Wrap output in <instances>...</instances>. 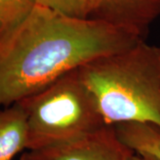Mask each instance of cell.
Returning a JSON list of instances; mask_svg holds the SVG:
<instances>
[{
    "instance_id": "3",
    "label": "cell",
    "mask_w": 160,
    "mask_h": 160,
    "mask_svg": "<svg viewBox=\"0 0 160 160\" xmlns=\"http://www.w3.org/2000/svg\"><path fill=\"white\" fill-rule=\"evenodd\" d=\"M78 69L18 102L27 115L29 150L74 141L108 126Z\"/></svg>"
},
{
    "instance_id": "6",
    "label": "cell",
    "mask_w": 160,
    "mask_h": 160,
    "mask_svg": "<svg viewBox=\"0 0 160 160\" xmlns=\"http://www.w3.org/2000/svg\"><path fill=\"white\" fill-rule=\"evenodd\" d=\"M28 149L27 115L19 102L0 110V160H12Z\"/></svg>"
},
{
    "instance_id": "5",
    "label": "cell",
    "mask_w": 160,
    "mask_h": 160,
    "mask_svg": "<svg viewBox=\"0 0 160 160\" xmlns=\"http://www.w3.org/2000/svg\"><path fill=\"white\" fill-rule=\"evenodd\" d=\"M160 15V0H98L92 19L100 20L142 38Z\"/></svg>"
},
{
    "instance_id": "1",
    "label": "cell",
    "mask_w": 160,
    "mask_h": 160,
    "mask_svg": "<svg viewBox=\"0 0 160 160\" xmlns=\"http://www.w3.org/2000/svg\"><path fill=\"white\" fill-rule=\"evenodd\" d=\"M142 38L96 19H77L37 6L0 41V106L8 107L86 63Z\"/></svg>"
},
{
    "instance_id": "7",
    "label": "cell",
    "mask_w": 160,
    "mask_h": 160,
    "mask_svg": "<svg viewBox=\"0 0 160 160\" xmlns=\"http://www.w3.org/2000/svg\"><path fill=\"white\" fill-rule=\"evenodd\" d=\"M121 141L135 153L153 155L160 158V129L142 123H124L115 126Z\"/></svg>"
},
{
    "instance_id": "10",
    "label": "cell",
    "mask_w": 160,
    "mask_h": 160,
    "mask_svg": "<svg viewBox=\"0 0 160 160\" xmlns=\"http://www.w3.org/2000/svg\"><path fill=\"white\" fill-rule=\"evenodd\" d=\"M131 160H160V158L153 155L145 154V153H134L132 157Z\"/></svg>"
},
{
    "instance_id": "9",
    "label": "cell",
    "mask_w": 160,
    "mask_h": 160,
    "mask_svg": "<svg viewBox=\"0 0 160 160\" xmlns=\"http://www.w3.org/2000/svg\"><path fill=\"white\" fill-rule=\"evenodd\" d=\"M36 2L38 6L77 19L91 18L98 5V0H36Z\"/></svg>"
},
{
    "instance_id": "4",
    "label": "cell",
    "mask_w": 160,
    "mask_h": 160,
    "mask_svg": "<svg viewBox=\"0 0 160 160\" xmlns=\"http://www.w3.org/2000/svg\"><path fill=\"white\" fill-rule=\"evenodd\" d=\"M135 152L124 143L115 126L43 149L29 150L21 160H131Z\"/></svg>"
},
{
    "instance_id": "2",
    "label": "cell",
    "mask_w": 160,
    "mask_h": 160,
    "mask_svg": "<svg viewBox=\"0 0 160 160\" xmlns=\"http://www.w3.org/2000/svg\"><path fill=\"white\" fill-rule=\"evenodd\" d=\"M78 70L108 126L142 123L160 129V47L142 39Z\"/></svg>"
},
{
    "instance_id": "8",
    "label": "cell",
    "mask_w": 160,
    "mask_h": 160,
    "mask_svg": "<svg viewBox=\"0 0 160 160\" xmlns=\"http://www.w3.org/2000/svg\"><path fill=\"white\" fill-rule=\"evenodd\" d=\"M36 6V0H0V41L16 29Z\"/></svg>"
}]
</instances>
